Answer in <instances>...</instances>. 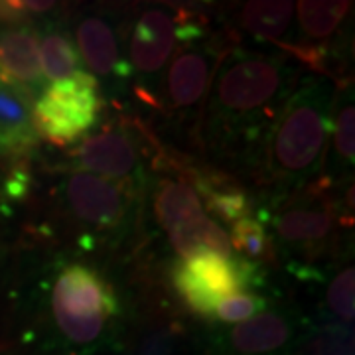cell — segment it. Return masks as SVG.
<instances>
[{"label":"cell","instance_id":"6","mask_svg":"<svg viewBox=\"0 0 355 355\" xmlns=\"http://www.w3.org/2000/svg\"><path fill=\"white\" fill-rule=\"evenodd\" d=\"M170 280L191 314L211 322L219 300L259 284L261 272L254 263L241 257L202 253L176 261L170 268Z\"/></svg>","mask_w":355,"mask_h":355},{"label":"cell","instance_id":"29","mask_svg":"<svg viewBox=\"0 0 355 355\" xmlns=\"http://www.w3.org/2000/svg\"><path fill=\"white\" fill-rule=\"evenodd\" d=\"M18 6H20L28 16H30V14L50 12V10H53L58 4H55V2H32V0H18Z\"/></svg>","mask_w":355,"mask_h":355},{"label":"cell","instance_id":"27","mask_svg":"<svg viewBox=\"0 0 355 355\" xmlns=\"http://www.w3.org/2000/svg\"><path fill=\"white\" fill-rule=\"evenodd\" d=\"M32 188V176L26 168H16L6 180V196L10 200H22L30 193Z\"/></svg>","mask_w":355,"mask_h":355},{"label":"cell","instance_id":"5","mask_svg":"<svg viewBox=\"0 0 355 355\" xmlns=\"http://www.w3.org/2000/svg\"><path fill=\"white\" fill-rule=\"evenodd\" d=\"M137 202V184L111 178L71 172L60 188L64 219L81 229L79 245L95 247L97 239L121 235Z\"/></svg>","mask_w":355,"mask_h":355},{"label":"cell","instance_id":"9","mask_svg":"<svg viewBox=\"0 0 355 355\" xmlns=\"http://www.w3.org/2000/svg\"><path fill=\"white\" fill-rule=\"evenodd\" d=\"M123 355H200V340L191 328L160 302H148L125 331Z\"/></svg>","mask_w":355,"mask_h":355},{"label":"cell","instance_id":"26","mask_svg":"<svg viewBox=\"0 0 355 355\" xmlns=\"http://www.w3.org/2000/svg\"><path fill=\"white\" fill-rule=\"evenodd\" d=\"M280 50L286 51L288 55L300 60L306 67H310L312 71L324 73V76H331L330 73V48L324 44H282V42H275Z\"/></svg>","mask_w":355,"mask_h":355},{"label":"cell","instance_id":"21","mask_svg":"<svg viewBox=\"0 0 355 355\" xmlns=\"http://www.w3.org/2000/svg\"><path fill=\"white\" fill-rule=\"evenodd\" d=\"M352 2H330V0H302L294 6L298 22L308 38H330L340 28L343 18L352 10Z\"/></svg>","mask_w":355,"mask_h":355},{"label":"cell","instance_id":"7","mask_svg":"<svg viewBox=\"0 0 355 355\" xmlns=\"http://www.w3.org/2000/svg\"><path fill=\"white\" fill-rule=\"evenodd\" d=\"M101 109L95 76L79 71L44 89L32 109L36 135L55 146H69L93 128Z\"/></svg>","mask_w":355,"mask_h":355},{"label":"cell","instance_id":"11","mask_svg":"<svg viewBox=\"0 0 355 355\" xmlns=\"http://www.w3.org/2000/svg\"><path fill=\"white\" fill-rule=\"evenodd\" d=\"M176 46V14H170L164 8L144 10L130 34V69L135 67L140 73L160 71Z\"/></svg>","mask_w":355,"mask_h":355},{"label":"cell","instance_id":"3","mask_svg":"<svg viewBox=\"0 0 355 355\" xmlns=\"http://www.w3.org/2000/svg\"><path fill=\"white\" fill-rule=\"evenodd\" d=\"M336 95L324 79H306L286 99L266 135L261 180L280 188H298L316 176L326 160Z\"/></svg>","mask_w":355,"mask_h":355},{"label":"cell","instance_id":"20","mask_svg":"<svg viewBox=\"0 0 355 355\" xmlns=\"http://www.w3.org/2000/svg\"><path fill=\"white\" fill-rule=\"evenodd\" d=\"M40 64L42 73L51 83L71 79L81 69V55L76 50L73 42L62 32H50L40 44Z\"/></svg>","mask_w":355,"mask_h":355},{"label":"cell","instance_id":"13","mask_svg":"<svg viewBox=\"0 0 355 355\" xmlns=\"http://www.w3.org/2000/svg\"><path fill=\"white\" fill-rule=\"evenodd\" d=\"M0 77L26 89L42 87L40 38L32 28H14L0 34Z\"/></svg>","mask_w":355,"mask_h":355},{"label":"cell","instance_id":"16","mask_svg":"<svg viewBox=\"0 0 355 355\" xmlns=\"http://www.w3.org/2000/svg\"><path fill=\"white\" fill-rule=\"evenodd\" d=\"M153 198L154 216L166 235L205 216L200 193L186 178H160Z\"/></svg>","mask_w":355,"mask_h":355},{"label":"cell","instance_id":"14","mask_svg":"<svg viewBox=\"0 0 355 355\" xmlns=\"http://www.w3.org/2000/svg\"><path fill=\"white\" fill-rule=\"evenodd\" d=\"M32 93L0 77V153L22 154L34 148Z\"/></svg>","mask_w":355,"mask_h":355},{"label":"cell","instance_id":"17","mask_svg":"<svg viewBox=\"0 0 355 355\" xmlns=\"http://www.w3.org/2000/svg\"><path fill=\"white\" fill-rule=\"evenodd\" d=\"M168 241L182 259H191L202 253H217L221 257H237L229 241V235L207 216L184 227L168 233Z\"/></svg>","mask_w":355,"mask_h":355},{"label":"cell","instance_id":"10","mask_svg":"<svg viewBox=\"0 0 355 355\" xmlns=\"http://www.w3.org/2000/svg\"><path fill=\"white\" fill-rule=\"evenodd\" d=\"M71 156L79 172L135 184L142 176L139 142L127 127L107 125L99 135L83 140Z\"/></svg>","mask_w":355,"mask_h":355},{"label":"cell","instance_id":"18","mask_svg":"<svg viewBox=\"0 0 355 355\" xmlns=\"http://www.w3.org/2000/svg\"><path fill=\"white\" fill-rule=\"evenodd\" d=\"M191 186L205 198L207 209L229 223L251 217L253 214V203L249 200V196L239 188H235L231 182H223L221 176L207 178L196 174Z\"/></svg>","mask_w":355,"mask_h":355},{"label":"cell","instance_id":"19","mask_svg":"<svg viewBox=\"0 0 355 355\" xmlns=\"http://www.w3.org/2000/svg\"><path fill=\"white\" fill-rule=\"evenodd\" d=\"M294 6V2H245L239 10V28L275 44L288 30Z\"/></svg>","mask_w":355,"mask_h":355},{"label":"cell","instance_id":"2","mask_svg":"<svg viewBox=\"0 0 355 355\" xmlns=\"http://www.w3.org/2000/svg\"><path fill=\"white\" fill-rule=\"evenodd\" d=\"M50 347L69 355H93L119 347L125 312L113 284L83 263L58 266L48 296Z\"/></svg>","mask_w":355,"mask_h":355},{"label":"cell","instance_id":"22","mask_svg":"<svg viewBox=\"0 0 355 355\" xmlns=\"http://www.w3.org/2000/svg\"><path fill=\"white\" fill-rule=\"evenodd\" d=\"M336 101H340L338 111L331 114V135H334V156L338 158V162L342 168H352L355 160V146H354V99L352 93L345 99L342 95L336 97Z\"/></svg>","mask_w":355,"mask_h":355},{"label":"cell","instance_id":"4","mask_svg":"<svg viewBox=\"0 0 355 355\" xmlns=\"http://www.w3.org/2000/svg\"><path fill=\"white\" fill-rule=\"evenodd\" d=\"M331 178H320L298 186L277 205L275 214L261 216L263 221L270 219L280 241L308 261L334 253L340 229L352 227V219L331 196Z\"/></svg>","mask_w":355,"mask_h":355},{"label":"cell","instance_id":"8","mask_svg":"<svg viewBox=\"0 0 355 355\" xmlns=\"http://www.w3.org/2000/svg\"><path fill=\"white\" fill-rule=\"evenodd\" d=\"M298 336L296 318L284 310H268L229 330L216 331L207 343V355H292Z\"/></svg>","mask_w":355,"mask_h":355},{"label":"cell","instance_id":"23","mask_svg":"<svg viewBox=\"0 0 355 355\" xmlns=\"http://www.w3.org/2000/svg\"><path fill=\"white\" fill-rule=\"evenodd\" d=\"M354 280L355 270L354 266H345L342 268L334 279H331L328 292H326V308L334 318L331 324H340V326H352L355 314L354 306Z\"/></svg>","mask_w":355,"mask_h":355},{"label":"cell","instance_id":"28","mask_svg":"<svg viewBox=\"0 0 355 355\" xmlns=\"http://www.w3.org/2000/svg\"><path fill=\"white\" fill-rule=\"evenodd\" d=\"M0 24H28V14L18 6V0L0 2Z\"/></svg>","mask_w":355,"mask_h":355},{"label":"cell","instance_id":"15","mask_svg":"<svg viewBox=\"0 0 355 355\" xmlns=\"http://www.w3.org/2000/svg\"><path fill=\"white\" fill-rule=\"evenodd\" d=\"M79 50L83 53V60L91 71L97 76H130V64L121 55L119 42L113 32V26L105 18L87 16L83 18L76 32Z\"/></svg>","mask_w":355,"mask_h":355},{"label":"cell","instance_id":"12","mask_svg":"<svg viewBox=\"0 0 355 355\" xmlns=\"http://www.w3.org/2000/svg\"><path fill=\"white\" fill-rule=\"evenodd\" d=\"M221 55H216L209 48H188L180 51L166 73L168 107L188 109L200 103L209 89Z\"/></svg>","mask_w":355,"mask_h":355},{"label":"cell","instance_id":"1","mask_svg":"<svg viewBox=\"0 0 355 355\" xmlns=\"http://www.w3.org/2000/svg\"><path fill=\"white\" fill-rule=\"evenodd\" d=\"M296 81V69L280 55L223 51L203 109L205 144L221 156L254 153L265 144Z\"/></svg>","mask_w":355,"mask_h":355},{"label":"cell","instance_id":"24","mask_svg":"<svg viewBox=\"0 0 355 355\" xmlns=\"http://www.w3.org/2000/svg\"><path fill=\"white\" fill-rule=\"evenodd\" d=\"M231 247L251 259H266L270 251V237L265 225L253 217L239 219L231 225Z\"/></svg>","mask_w":355,"mask_h":355},{"label":"cell","instance_id":"25","mask_svg":"<svg viewBox=\"0 0 355 355\" xmlns=\"http://www.w3.org/2000/svg\"><path fill=\"white\" fill-rule=\"evenodd\" d=\"M266 306H268V300L265 296L239 292V294H233V296L219 300L216 312H214V320L223 322V324H241V322H247L257 314L265 312Z\"/></svg>","mask_w":355,"mask_h":355}]
</instances>
